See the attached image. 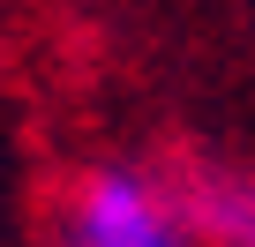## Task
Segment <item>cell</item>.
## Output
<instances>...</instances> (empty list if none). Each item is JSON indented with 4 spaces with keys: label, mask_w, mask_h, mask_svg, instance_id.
<instances>
[{
    "label": "cell",
    "mask_w": 255,
    "mask_h": 247,
    "mask_svg": "<svg viewBox=\"0 0 255 247\" xmlns=\"http://www.w3.org/2000/svg\"><path fill=\"white\" fill-rule=\"evenodd\" d=\"M60 247H195L165 180L135 165H90L60 210Z\"/></svg>",
    "instance_id": "1"
},
{
    "label": "cell",
    "mask_w": 255,
    "mask_h": 247,
    "mask_svg": "<svg viewBox=\"0 0 255 247\" xmlns=\"http://www.w3.org/2000/svg\"><path fill=\"white\" fill-rule=\"evenodd\" d=\"M165 195H173L188 240H203V247H255V165L188 158L180 172H165Z\"/></svg>",
    "instance_id": "2"
}]
</instances>
